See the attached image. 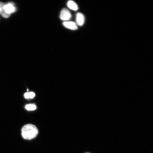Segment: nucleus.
I'll return each instance as SVG.
<instances>
[{
  "label": "nucleus",
  "mask_w": 153,
  "mask_h": 153,
  "mask_svg": "<svg viewBox=\"0 0 153 153\" xmlns=\"http://www.w3.org/2000/svg\"><path fill=\"white\" fill-rule=\"evenodd\" d=\"M63 24L65 27L69 29L73 30L77 29V25L75 22H63Z\"/></svg>",
  "instance_id": "nucleus-4"
},
{
  "label": "nucleus",
  "mask_w": 153,
  "mask_h": 153,
  "mask_svg": "<svg viewBox=\"0 0 153 153\" xmlns=\"http://www.w3.org/2000/svg\"><path fill=\"white\" fill-rule=\"evenodd\" d=\"M88 153V152H87V153Z\"/></svg>",
  "instance_id": "nucleus-10"
},
{
  "label": "nucleus",
  "mask_w": 153,
  "mask_h": 153,
  "mask_svg": "<svg viewBox=\"0 0 153 153\" xmlns=\"http://www.w3.org/2000/svg\"><path fill=\"white\" fill-rule=\"evenodd\" d=\"M4 8L7 14L10 15L15 12L16 11V8L14 4L11 2L5 4Z\"/></svg>",
  "instance_id": "nucleus-3"
},
{
  "label": "nucleus",
  "mask_w": 153,
  "mask_h": 153,
  "mask_svg": "<svg viewBox=\"0 0 153 153\" xmlns=\"http://www.w3.org/2000/svg\"><path fill=\"white\" fill-rule=\"evenodd\" d=\"M71 18V14L68 10L64 8L61 11L60 18L61 20L66 21L70 20Z\"/></svg>",
  "instance_id": "nucleus-2"
},
{
  "label": "nucleus",
  "mask_w": 153,
  "mask_h": 153,
  "mask_svg": "<svg viewBox=\"0 0 153 153\" xmlns=\"http://www.w3.org/2000/svg\"><path fill=\"white\" fill-rule=\"evenodd\" d=\"M38 133L37 128L31 124H27L24 126L22 130V137L26 140H31L35 138Z\"/></svg>",
  "instance_id": "nucleus-1"
},
{
  "label": "nucleus",
  "mask_w": 153,
  "mask_h": 153,
  "mask_svg": "<svg viewBox=\"0 0 153 153\" xmlns=\"http://www.w3.org/2000/svg\"><path fill=\"white\" fill-rule=\"evenodd\" d=\"M35 96V93L33 92L26 93L24 94L25 98L27 99L33 98Z\"/></svg>",
  "instance_id": "nucleus-8"
},
{
  "label": "nucleus",
  "mask_w": 153,
  "mask_h": 153,
  "mask_svg": "<svg viewBox=\"0 0 153 153\" xmlns=\"http://www.w3.org/2000/svg\"><path fill=\"white\" fill-rule=\"evenodd\" d=\"M4 3L0 2V15L4 18H8L10 15L7 14L4 8Z\"/></svg>",
  "instance_id": "nucleus-6"
},
{
  "label": "nucleus",
  "mask_w": 153,
  "mask_h": 153,
  "mask_svg": "<svg viewBox=\"0 0 153 153\" xmlns=\"http://www.w3.org/2000/svg\"><path fill=\"white\" fill-rule=\"evenodd\" d=\"M76 24L78 25L82 26L85 23V16L82 13H78L76 15Z\"/></svg>",
  "instance_id": "nucleus-5"
},
{
  "label": "nucleus",
  "mask_w": 153,
  "mask_h": 153,
  "mask_svg": "<svg viewBox=\"0 0 153 153\" xmlns=\"http://www.w3.org/2000/svg\"><path fill=\"white\" fill-rule=\"evenodd\" d=\"M25 108L28 111H33L37 108V107L34 104H30L27 105L25 106Z\"/></svg>",
  "instance_id": "nucleus-9"
},
{
  "label": "nucleus",
  "mask_w": 153,
  "mask_h": 153,
  "mask_svg": "<svg viewBox=\"0 0 153 153\" xmlns=\"http://www.w3.org/2000/svg\"><path fill=\"white\" fill-rule=\"evenodd\" d=\"M67 5H68L69 8L72 10L76 11L78 9V5L75 2L73 1H68V3H67Z\"/></svg>",
  "instance_id": "nucleus-7"
}]
</instances>
